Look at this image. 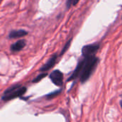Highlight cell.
<instances>
[{"label":"cell","mask_w":122,"mask_h":122,"mask_svg":"<svg viewBox=\"0 0 122 122\" xmlns=\"http://www.w3.org/2000/svg\"><path fill=\"white\" fill-rule=\"evenodd\" d=\"M100 59L96 55L83 57L78 62L81 66V73H80V81L81 83H85L91 77L92 74L95 72Z\"/></svg>","instance_id":"6da1fadb"},{"label":"cell","mask_w":122,"mask_h":122,"mask_svg":"<svg viewBox=\"0 0 122 122\" xmlns=\"http://www.w3.org/2000/svg\"><path fill=\"white\" fill-rule=\"evenodd\" d=\"M26 91H27L26 87L22 86L20 84H16L12 86L4 92V94L2 96V99L4 101H9L17 97H21L22 95H24L26 93Z\"/></svg>","instance_id":"7a4b0ae2"},{"label":"cell","mask_w":122,"mask_h":122,"mask_svg":"<svg viewBox=\"0 0 122 122\" xmlns=\"http://www.w3.org/2000/svg\"><path fill=\"white\" fill-rule=\"evenodd\" d=\"M99 48H100L99 43H93V44L84 45L81 50L82 56L87 57V56L96 55Z\"/></svg>","instance_id":"3957f363"},{"label":"cell","mask_w":122,"mask_h":122,"mask_svg":"<svg viewBox=\"0 0 122 122\" xmlns=\"http://www.w3.org/2000/svg\"><path fill=\"white\" fill-rule=\"evenodd\" d=\"M52 83L57 86H62L63 84V74L59 70L53 71L49 76Z\"/></svg>","instance_id":"277c9868"},{"label":"cell","mask_w":122,"mask_h":122,"mask_svg":"<svg viewBox=\"0 0 122 122\" xmlns=\"http://www.w3.org/2000/svg\"><path fill=\"white\" fill-rule=\"evenodd\" d=\"M57 54H55L53 55L48 60L47 62L44 65L42 66L40 68V71H49L50 69H51L55 64L56 61H57Z\"/></svg>","instance_id":"5b68a950"},{"label":"cell","mask_w":122,"mask_h":122,"mask_svg":"<svg viewBox=\"0 0 122 122\" xmlns=\"http://www.w3.org/2000/svg\"><path fill=\"white\" fill-rule=\"evenodd\" d=\"M26 45V40H20L12 44L10 47V50L12 52H19L22 50Z\"/></svg>","instance_id":"8992f818"},{"label":"cell","mask_w":122,"mask_h":122,"mask_svg":"<svg viewBox=\"0 0 122 122\" xmlns=\"http://www.w3.org/2000/svg\"><path fill=\"white\" fill-rule=\"evenodd\" d=\"M28 34V32L24 30H12L9 34V38L10 39H15L20 38L26 36Z\"/></svg>","instance_id":"52a82bcc"},{"label":"cell","mask_w":122,"mask_h":122,"mask_svg":"<svg viewBox=\"0 0 122 122\" xmlns=\"http://www.w3.org/2000/svg\"><path fill=\"white\" fill-rule=\"evenodd\" d=\"M80 0H67L66 2V7L67 9H70L72 6H76Z\"/></svg>","instance_id":"ba28073f"},{"label":"cell","mask_w":122,"mask_h":122,"mask_svg":"<svg viewBox=\"0 0 122 122\" xmlns=\"http://www.w3.org/2000/svg\"><path fill=\"white\" fill-rule=\"evenodd\" d=\"M47 76V73H44L40 74V75H38L35 78H34V79L32 80V83H38V82L41 81V80L43 79L44 78H45Z\"/></svg>","instance_id":"9c48e42d"},{"label":"cell","mask_w":122,"mask_h":122,"mask_svg":"<svg viewBox=\"0 0 122 122\" xmlns=\"http://www.w3.org/2000/svg\"><path fill=\"white\" fill-rule=\"evenodd\" d=\"M71 42H72V39H71V40H69L67 42H66V44L65 45V46H64V47L63 48V50H62V51H61V52H60V55H63L68 49H69V47H70V46H71Z\"/></svg>","instance_id":"30bf717a"},{"label":"cell","mask_w":122,"mask_h":122,"mask_svg":"<svg viewBox=\"0 0 122 122\" xmlns=\"http://www.w3.org/2000/svg\"><path fill=\"white\" fill-rule=\"evenodd\" d=\"M60 91H55V92H52V93H50V94H48L46 97H47V99H52V98H55V96H57L60 93Z\"/></svg>","instance_id":"8fae6325"},{"label":"cell","mask_w":122,"mask_h":122,"mask_svg":"<svg viewBox=\"0 0 122 122\" xmlns=\"http://www.w3.org/2000/svg\"><path fill=\"white\" fill-rule=\"evenodd\" d=\"M119 104H120V106H121V108H122V100H121V101H119Z\"/></svg>","instance_id":"7c38bea8"},{"label":"cell","mask_w":122,"mask_h":122,"mask_svg":"<svg viewBox=\"0 0 122 122\" xmlns=\"http://www.w3.org/2000/svg\"><path fill=\"white\" fill-rule=\"evenodd\" d=\"M1 2H2V0H0V4H1Z\"/></svg>","instance_id":"4fadbf2b"}]
</instances>
